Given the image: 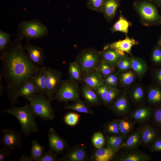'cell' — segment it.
<instances>
[{
    "mask_svg": "<svg viewBox=\"0 0 161 161\" xmlns=\"http://www.w3.org/2000/svg\"><path fill=\"white\" fill-rule=\"evenodd\" d=\"M107 76L110 80L109 87H115L118 82V78L117 75L112 73Z\"/></svg>",
    "mask_w": 161,
    "mask_h": 161,
    "instance_id": "50",
    "label": "cell"
},
{
    "mask_svg": "<svg viewBox=\"0 0 161 161\" xmlns=\"http://www.w3.org/2000/svg\"><path fill=\"white\" fill-rule=\"evenodd\" d=\"M45 68V66L43 67L41 70L32 78L37 90L38 93L47 97Z\"/></svg>",
    "mask_w": 161,
    "mask_h": 161,
    "instance_id": "16",
    "label": "cell"
},
{
    "mask_svg": "<svg viewBox=\"0 0 161 161\" xmlns=\"http://www.w3.org/2000/svg\"><path fill=\"white\" fill-rule=\"evenodd\" d=\"M19 161H34L30 155L29 156L22 154L20 157Z\"/></svg>",
    "mask_w": 161,
    "mask_h": 161,
    "instance_id": "51",
    "label": "cell"
},
{
    "mask_svg": "<svg viewBox=\"0 0 161 161\" xmlns=\"http://www.w3.org/2000/svg\"><path fill=\"white\" fill-rule=\"evenodd\" d=\"M79 96L78 83L69 79L62 80L52 100L66 103L79 99Z\"/></svg>",
    "mask_w": 161,
    "mask_h": 161,
    "instance_id": "6",
    "label": "cell"
},
{
    "mask_svg": "<svg viewBox=\"0 0 161 161\" xmlns=\"http://www.w3.org/2000/svg\"><path fill=\"white\" fill-rule=\"evenodd\" d=\"M47 137L49 149L57 154L63 152L68 147L66 141L60 136L52 128L49 129Z\"/></svg>",
    "mask_w": 161,
    "mask_h": 161,
    "instance_id": "10",
    "label": "cell"
},
{
    "mask_svg": "<svg viewBox=\"0 0 161 161\" xmlns=\"http://www.w3.org/2000/svg\"><path fill=\"white\" fill-rule=\"evenodd\" d=\"M92 142L94 146L96 148H102L106 143V139L103 134L100 132L94 134L92 138Z\"/></svg>",
    "mask_w": 161,
    "mask_h": 161,
    "instance_id": "35",
    "label": "cell"
},
{
    "mask_svg": "<svg viewBox=\"0 0 161 161\" xmlns=\"http://www.w3.org/2000/svg\"><path fill=\"white\" fill-rule=\"evenodd\" d=\"M117 120L120 134L125 135L132 131L133 126L129 120L126 119H119Z\"/></svg>",
    "mask_w": 161,
    "mask_h": 161,
    "instance_id": "33",
    "label": "cell"
},
{
    "mask_svg": "<svg viewBox=\"0 0 161 161\" xmlns=\"http://www.w3.org/2000/svg\"><path fill=\"white\" fill-rule=\"evenodd\" d=\"M100 53L102 60L112 65L116 64L122 56L116 49H104Z\"/></svg>",
    "mask_w": 161,
    "mask_h": 161,
    "instance_id": "21",
    "label": "cell"
},
{
    "mask_svg": "<svg viewBox=\"0 0 161 161\" xmlns=\"http://www.w3.org/2000/svg\"><path fill=\"white\" fill-rule=\"evenodd\" d=\"M31 144L30 155L34 161H39L44 152V147L36 140L32 141Z\"/></svg>",
    "mask_w": 161,
    "mask_h": 161,
    "instance_id": "30",
    "label": "cell"
},
{
    "mask_svg": "<svg viewBox=\"0 0 161 161\" xmlns=\"http://www.w3.org/2000/svg\"><path fill=\"white\" fill-rule=\"evenodd\" d=\"M118 90L115 87H109L105 104L108 105L112 103L118 95Z\"/></svg>",
    "mask_w": 161,
    "mask_h": 161,
    "instance_id": "41",
    "label": "cell"
},
{
    "mask_svg": "<svg viewBox=\"0 0 161 161\" xmlns=\"http://www.w3.org/2000/svg\"><path fill=\"white\" fill-rule=\"evenodd\" d=\"M81 92L86 101L91 106L99 105L102 102L95 90L92 88L82 85Z\"/></svg>",
    "mask_w": 161,
    "mask_h": 161,
    "instance_id": "18",
    "label": "cell"
},
{
    "mask_svg": "<svg viewBox=\"0 0 161 161\" xmlns=\"http://www.w3.org/2000/svg\"><path fill=\"white\" fill-rule=\"evenodd\" d=\"M152 152H161V137L157 138L150 147Z\"/></svg>",
    "mask_w": 161,
    "mask_h": 161,
    "instance_id": "46",
    "label": "cell"
},
{
    "mask_svg": "<svg viewBox=\"0 0 161 161\" xmlns=\"http://www.w3.org/2000/svg\"><path fill=\"white\" fill-rule=\"evenodd\" d=\"M116 64L118 68L121 71L126 70L131 67L130 60L126 58L120 59Z\"/></svg>",
    "mask_w": 161,
    "mask_h": 161,
    "instance_id": "44",
    "label": "cell"
},
{
    "mask_svg": "<svg viewBox=\"0 0 161 161\" xmlns=\"http://www.w3.org/2000/svg\"><path fill=\"white\" fill-rule=\"evenodd\" d=\"M26 99L29 101L35 117L46 121L54 118L55 115L51 105V99L38 93Z\"/></svg>",
    "mask_w": 161,
    "mask_h": 161,
    "instance_id": "4",
    "label": "cell"
},
{
    "mask_svg": "<svg viewBox=\"0 0 161 161\" xmlns=\"http://www.w3.org/2000/svg\"><path fill=\"white\" fill-rule=\"evenodd\" d=\"M57 154L49 149L44 152L39 161H56L59 160L58 158Z\"/></svg>",
    "mask_w": 161,
    "mask_h": 161,
    "instance_id": "42",
    "label": "cell"
},
{
    "mask_svg": "<svg viewBox=\"0 0 161 161\" xmlns=\"http://www.w3.org/2000/svg\"><path fill=\"white\" fill-rule=\"evenodd\" d=\"M38 93L32 78H31L25 81L19 87L14 96L11 103L12 106H14L15 104L18 102V98L20 96H22L26 99Z\"/></svg>",
    "mask_w": 161,
    "mask_h": 161,
    "instance_id": "12",
    "label": "cell"
},
{
    "mask_svg": "<svg viewBox=\"0 0 161 161\" xmlns=\"http://www.w3.org/2000/svg\"><path fill=\"white\" fill-rule=\"evenodd\" d=\"M160 44L161 45V39L160 41Z\"/></svg>",
    "mask_w": 161,
    "mask_h": 161,
    "instance_id": "56",
    "label": "cell"
},
{
    "mask_svg": "<svg viewBox=\"0 0 161 161\" xmlns=\"http://www.w3.org/2000/svg\"><path fill=\"white\" fill-rule=\"evenodd\" d=\"M10 152L2 148L0 150V161H4L8 158Z\"/></svg>",
    "mask_w": 161,
    "mask_h": 161,
    "instance_id": "49",
    "label": "cell"
},
{
    "mask_svg": "<svg viewBox=\"0 0 161 161\" xmlns=\"http://www.w3.org/2000/svg\"><path fill=\"white\" fill-rule=\"evenodd\" d=\"M141 141L140 132L136 131L133 132L122 144V148L133 149L136 148Z\"/></svg>",
    "mask_w": 161,
    "mask_h": 161,
    "instance_id": "25",
    "label": "cell"
},
{
    "mask_svg": "<svg viewBox=\"0 0 161 161\" xmlns=\"http://www.w3.org/2000/svg\"><path fill=\"white\" fill-rule=\"evenodd\" d=\"M109 86L104 83L95 90L101 102L105 103Z\"/></svg>",
    "mask_w": 161,
    "mask_h": 161,
    "instance_id": "40",
    "label": "cell"
},
{
    "mask_svg": "<svg viewBox=\"0 0 161 161\" xmlns=\"http://www.w3.org/2000/svg\"><path fill=\"white\" fill-rule=\"evenodd\" d=\"M24 48L27 51L29 58L33 64L39 66H44L45 51L43 48L31 44L29 42L25 44Z\"/></svg>",
    "mask_w": 161,
    "mask_h": 161,
    "instance_id": "11",
    "label": "cell"
},
{
    "mask_svg": "<svg viewBox=\"0 0 161 161\" xmlns=\"http://www.w3.org/2000/svg\"><path fill=\"white\" fill-rule=\"evenodd\" d=\"M105 0H87V7L90 10L101 13L102 7Z\"/></svg>",
    "mask_w": 161,
    "mask_h": 161,
    "instance_id": "38",
    "label": "cell"
},
{
    "mask_svg": "<svg viewBox=\"0 0 161 161\" xmlns=\"http://www.w3.org/2000/svg\"><path fill=\"white\" fill-rule=\"evenodd\" d=\"M151 3H154L158 5L161 6V0H148Z\"/></svg>",
    "mask_w": 161,
    "mask_h": 161,
    "instance_id": "54",
    "label": "cell"
},
{
    "mask_svg": "<svg viewBox=\"0 0 161 161\" xmlns=\"http://www.w3.org/2000/svg\"><path fill=\"white\" fill-rule=\"evenodd\" d=\"M140 134L141 141L145 145H148L153 142L157 137L156 131L150 126H147L143 128Z\"/></svg>",
    "mask_w": 161,
    "mask_h": 161,
    "instance_id": "26",
    "label": "cell"
},
{
    "mask_svg": "<svg viewBox=\"0 0 161 161\" xmlns=\"http://www.w3.org/2000/svg\"><path fill=\"white\" fill-rule=\"evenodd\" d=\"M11 35L1 30H0V51L6 49L10 44Z\"/></svg>",
    "mask_w": 161,
    "mask_h": 161,
    "instance_id": "39",
    "label": "cell"
},
{
    "mask_svg": "<svg viewBox=\"0 0 161 161\" xmlns=\"http://www.w3.org/2000/svg\"><path fill=\"white\" fill-rule=\"evenodd\" d=\"M104 127V131L109 135L120 134L117 120H113L107 122Z\"/></svg>",
    "mask_w": 161,
    "mask_h": 161,
    "instance_id": "32",
    "label": "cell"
},
{
    "mask_svg": "<svg viewBox=\"0 0 161 161\" xmlns=\"http://www.w3.org/2000/svg\"><path fill=\"white\" fill-rule=\"evenodd\" d=\"M87 155L85 148L83 146H78L69 150L60 161H83L87 158Z\"/></svg>",
    "mask_w": 161,
    "mask_h": 161,
    "instance_id": "15",
    "label": "cell"
},
{
    "mask_svg": "<svg viewBox=\"0 0 161 161\" xmlns=\"http://www.w3.org/2000/svg\"><path fill=\"white\" fill-rule=\"evenodd\" d=\"M137 44L134 39L127 37L124 39L111 43L105 46L104 49L111 48L129 53L132 47Z\"/></svg>",
    "mask_w": 161,
    "mask_h": 161,
    "instance_id": "17",
    "label": "cell"
},
{
    "mask_svg": "<svg viewBox=\"0 0 161 161\" xmlns=\"http://www.w3.org/2000/svg\"><path fill=\"white\" fill-rule=\"evenodd\" d=\"M81 82L83 85L95 90L104 83L103 76L95 70L83 74Z\"/></svg>",
    "mask_w": 161,
    "mask_h": 161,
    "instance_id": "13",
    "label": "cell"
},
{
    "mask_svg": "<svg viewBox=\"0 0 161 161\" xmlns=\"http://www.w3.org/2000/svg\"><path fill=\"white\" fill-rule=\"evenodd\" d=\"M18 36L22 40H35L47 35L49 30L47 27L38 19L23 21L18 26Z\"/></svg>",
    "mask_w": 161,
    "mask_h": 161,
    "instance_id": "3",
    "label": "cell"
},
{
    "mask_svg": "<svg viewBox=\"0 0 161 161\" xmlns=\"http://www.w3.org/2000/svg\"><path fill=\"white\" fill-rule=\"evenodd\" d=\"M151 115V112L148 108L142 107L134 111L131 114V117L136 121L143 122L149 119Z\"/></svg>",
    "mask_w": 161,
    "mask_h": 161,
    "instance_id": "29",
    "label": "cell"
},
{
    "mask_svg": "<svg viewBox=\"0 0 161 161\" xmlns=\"http://www.w3.org/2000/svg\"><path fill=\"white\" fill-rule=\"evenodd\" d=\"M144 95L143 90L141 87H138L134 91L132 97L133 100L136 101H139L143 98Z\"/></svg>",
    "mask_w": 161,
    "mask_h": 161,
    "instance_id": "45",
    "label": "cell"
},
{
    "mask_svg": "<svg viewBox=\"0 0 161 161\" xmlns=\"http://www.w3.org/2000/svg\"><path fill=\"white\" fill-rule=\"evenodd\" d=\"M112 65L101 60L95 70L103 76L106 77L112 74L114 71Z\"/></svg>",
    "mask_w": 161,
    "mask_h": 161,
    "instance_id": "34",
    "label": "cell"
},
{
    "mask_svg": "<svg viewBox=\"0 0 161 161\" xmlns=\"http://www.w3.org/2000/svg\"><path fill=\"white\" fill-rule=\"evenodd\" d=\"M18 36L5 49L0 51L2 63L0 72L6 82L8 100L11 103L14 96L21 85L32 78L43 67L37 66L30 59Z\"/></svg>",
    "mask_w": 161,
    "mask_h": 161,
    "instance_id": "1",
    "label": "cell"
},
{
    "mask_svg": "<svg viewBox=\"0 0 161 161\" xmlns=\"http://www.w3.org/2000/svg\"><path fill=\"white\" fill-rule=\"evenodd\" d=\"M2 136L1 143L3 148L10 152L20 149L22 146V134L10 129H4L1 130Z\"/></svg>",
    "mask_w": 161,
    "mask_h": 161,
    "instance_id": "8",
    "label": "cell"
},
{
    "mask_svg": "<svg viewBox=\"0 0 161 161\" xmlns=\"http://www.w3.org/2000/svg\"><path fill=\"white\" fill-rule=\"evenodd\" d=\"M150 160V157L146 154L138 152H130L120 157V161H146Z\"/></svg>",
    "mask_w": 161,
    "mask_h": 161,
    "instance_id": "27",
    "label": "cell"
},
{
    "mask_svg": "<svg viewBox=\"0 0 161 161\" xmlns=\"http://www.w3.org/2000/svg\"><path fill=\"white\" fill-rule=\"evenodd\" d=\"M148 98L152 103L157 104L161 101V91L156 88H152L149 91Z\"/></svg>",
    "mask_w": 161,
    "mask_h": 161,
    "instance_id": "37",
    "label": "cell"
},
{
    "mask_svg": "<svg viewBox=\"0 0 161 161\" xmlns=\"http://www.w3.org/2000/svg\"><path fill=\"white\" fill-rule=\"evenodd\" d=\"M116 152L107 147L97 148L93 153L92 158L95 161H109L113 158Z\"/></svg>",
    "mask_w": 161,
    "mask_h": 161,
    "instance_id": "19",
    "label": "cell"
},
{
    "mask_svg": "<svg viewBox=\"0 0 161 161\" xmlns=\"http://www.w3.org/2000/svg\"><path fill=\"white\" fill-rule=\"evenodd\" d=\"M80 116L76 113L70 112L66 114L64 117L65 123L70 126L76 125L80 120Z\"/></svg>",
    "mask_w": 161,
    "mask_h": 161,
    "instance_id": "36",
    "label": "cell"
},
{
    "mask_svg": "<svg viewBox=\"0 0 161 161\" xmlns=\"http://www.w3.org/2000/svg\"><path fill=\"white\" fill-rule=\"evenodd\" d=\"M156 77L157 80L161 83V69L159 70L157 72Z\"/></svg>",
    "mask_w": 161,
    "mask_h": 161,
    "instance_id": "53",
    "label": "cell"
},
{
    "mask_svg": "<svg viewBox=\"0 0 161 161\" xmlns=\"http://www.w3.org/2000/svg\"><path fill=\"white\" fill-rule=\"evenodd\" d=\"M101 60L100 52L92 48H89L81 51L75 61L83 74L95 70Z\"/></svg>",
    "mask_w": 161,
    "mask_h": 161,
    "instance_id": "5",
    "label": "cell"
},
{
    "mask_svg": "<svg viewBox=\"0 0 161 161\" xmlns=\"http://www.w3.org/2000/svg\"><path fill=\"white\" fill-rule=\"evenodd\" d=\"M120 79L122 83L125 85H129L134 81V76L131 72H128L120 75Z\"/></svg>",
    "mask_w": 161,
    "mask_h": 161,
    "instance_id": "43",
    "label": "cell"
},
{
    "mask_svg": "<svg viewBox=\"0 0 161 161\" xmlns=\"http://www.w3.org/2000/svg\"><path fill=\"white\" fill-rule=\"evenodd\" d=\"M2 78L1 75H0V95H2L4 92V86L2 84Z\"/></svg>",
    "mask_w": 161,
    "mask_h": 161,
    "instance_id": "52",
    "label": "cell"
},
{
    "mask_svg": "<svg viewBox=\"0 0 161 161\" xmlns=\"http://www.w3.org/2000/svg\"><path fill=\"white\" fill-rule=\"evenodd\" d=\"M152 59L156 63L161 62V50L159 49H155L153 53Z\"/></svg>",
    "mask_w": 161,
    "mask_h": 161,
    "instance_id": "48",
    "label": "cell"
},
{
    "mask_svg": "<svg viewBox=\"0 0 161 161\" xmlns=\"http://www.w3.org/2000/svg\"><path fill=\"white\" fill-rule=\"evenodd\" d=\"M64 109L75 110L78 112L94 114V112L84 102L79 99L73 101L70 104H66L64 107Z\"/></svg>",
    "mask_w": 161,
    "mask_h": 161,
    "instance_id": "23",
    "label": "cell"
},
{
    "mask_svg": "<svg viewBox=\"0 0 161 161\" xmlns=\"http://www.w3.org/2000/svg\"><path fill=\"white\" fill-rule=\"evenodd\" d=\"M120 4V0H105L101 13L108 21L110 22L112 20Z\"/></svg>",
    "mask_w": 161,
    "mask_h": 161,
    "instance_id": "14",
    "label": "cell"
},
{
    "mask_svg": "<svg viewBox=\"0 0 161 161\" xmlns=\"http://www.w3.org/2000/svg\"><path fill=\"white\" fill-rule=\"evenodd\" d=\"M133 7L141 18L145 23H153L159 18L156 7L149 1L136 0L134 3Z\"/></svg>",
    "mask_w": 161,
    "mask_h": 161,
    "instance_id": "7",
    "label": "cell"
},
{
    "mask_svg": "<svg viewBox=\"0 0 161 161\" xmlns=\"http://www.w3.org/2000/svg\"><path fill=\"white\" fill-rule=\"evenodd\" d=\"M1 112L12 114L17 118L21 126L20 132L22 134L27 136L39 131L35 116L28 103L20 107L12 106L10 108L3 109Z\"/></svg>",
    "mask_w": 161,
    "mask_h": 161,
    "instance_id": "2",
    "label": "cell"
},
{
    "mask_svg": "<svg viewBox=\"0 0 161 161\" xmlns=\"http://www.w3.org/2000/svg\"><path fill=\"white\" fill-rule=\"evenodd\" d=\"M130 25V23L123 16L121 13L119 19L112 28L111 32H113L119 31L126 34L128 32V29Z\"/></svg>",
    "mask_w": 161,
    "mask_h": 161,
    "instance_id": "28",
    "label": "cell"
},
{
    "mask_svg": "<svg viewBox=\"0 0 161 161\" xmlns=\"http://www.w3.org/2000/svg\"><path fill=\"white\" fill-rule=\"evenodd\" d=\"M153 120L157 125L161 127V108H158L154 111Z\"/></svg>",
    "mask_w": 161,
    "mask_h": 161,
    "instance_id": "47",
    "label": "cell"
},
{
    "mask_svg": "<svg viewBox=\"0 0 161 161\" xmlns=\"http://www.w3.org/2000/svg\"><path fill=\"white\" fill-rule=\"evenodd\" d=\"M68 75L69 80L78 83L81 81L82 73L75 61L70 62L69 64Z\"/></svg>",
    "mask_w": 161,
    "mask_h": 161,
    "instance_id": "24",
    "label": "cell"
},
{
    "mask_svg": "<svg viewBox=\"0 0 161 161\" xmlns=\"http://www.w3.org/2000/svg\"><path fill=\"white\" fill-rule=\"evenodd\" d=\"M131 67L139 75H143L146 69L145 64L141 60L134 58L130 59Z\"/></svg>",
    "mask_w": 161,
    "mask_h": 161,
    "instance_id": "31",
    "label": "cell"
},
{
    "mask_svg": "<svg viewBox=\"0 0 161 161\" xmlns=\"http://www.w3.org/2000/svg\"><path fill=\"white\" fill-rule=\"evenodd\" d=\"M129 103L125 96L122 95L113 103L112 110L116 114L119 116L125 115L129 109Z\"/></svg>",
    "mask_w": 161,
    "mask_h": 161,
    "instance_id": "20",
    "label": "cell"
},
{
    "mask_svg": "<svg viewBox=\"0 0 161 161\" xmlns=\"http://www.w3.org/2000/svg\"><path fill=\"white\" fill-rule=\"evenodd\" d=\"M106 139V147L110 148L116 152L122 148V145L125 141L124 135L118 134L109 135Z\"/></svg>",
    "mask_w": 161,
    "mask_h": 161,
    "instance_id": "22",
    "label": "cell"
},
{
    "mask_svg": "<svg viewBox=\"0 0 161 161\" xmlns=\"http://www.w3.org/2000/svg\"><path fill=\"white\" fill-rule=\"evenodd\" d=\"M104 83L106 84L109 86L110 83V80L108 76L106 77L105 79L104 80Z\"/></svg>",
    "mask_w": 161,
    "mask_h": 161,
    "instance_id": "55",
    "label": "cell"
},
{
    "mask_svg": "<svg viewBox=\"0 0 161 161\" xmlns=\"http://www.w3.org/2000/svg\"><path fill=\"white\" fill-rule=\"evenodd\" d=\"M62 75L61 71L49 67L45 68L47 97L52 100L62 81Z\"/></svg>",
    "mask_w": 161,
    "mask_h": 161,
    "instance_id": "9",
    "label": "cell"
}]
</instances>
